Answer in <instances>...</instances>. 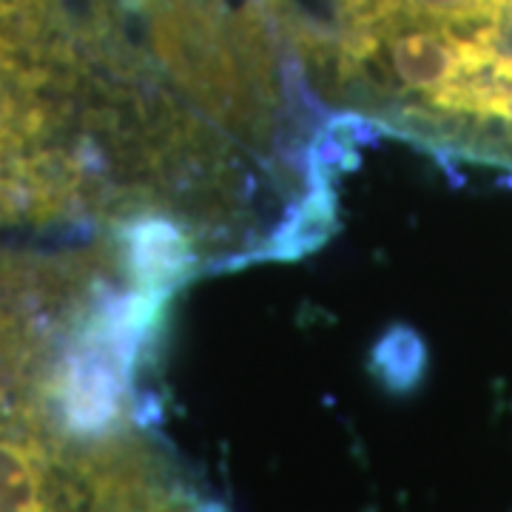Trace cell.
Segmentation results:
<instances>
[{
    "instance_id": "4",
    "label": "cell",
    "mask_w": 512,
    "mask_h": 512,
    "mask_svg": "<svg viewBox=\"0 0 512 512\" xmlns=\"http://www.w3.org/2000/svg\"><path fill=\"white\" fill-rule=\"evenodd\" d=\"M481 120H501L512 128V55L495 57L487 72L476 80V86L467 92L461 111Z\"/></svg>"
},
{
    "instance_id": "3",
    "label": "cell",
    "mask_w": 512,
    "mask_h": 512,
    "mask_svg": "<svg viewBox=\"0 0 512 512\" xmlns=\"http://www.w3.org/2000/svg\"><path fill=\"white\" fill-rule=\"evenodd\" d=\"M359 26L373 20H421L439 26L498 29L512 15V0H353Z\"/></svg>"
},
{
    "instance_id": "2",
    "label": "cell",
    "mask_w": 512,
    "mask_h": 512,
    "mask_svg": "<svg viewBox=\"0 0 512 512\" xmlns=\"http://www.w3.org/2000/svg\"><path fill=\"white\" fill-rule=\"evenodd\" d=\"M43 134V111L26 94L23 69L0 40V205L57 191L60 171L52 157L32 154Z\"/></svg>"
},
{
    "instance_id": "1",
    "label": "cell",
    "mask_w": 512,
    "mask_h": 512,
    "mask_svg": "<svg viewBox=\"0 0 512 512\" xmlns=\"http://www.w3.org/2000/svg\"><path fill=\"white\" fill-rule=\"evenodd\" d=\"M0 512H220L146 427L77 430L46 382L0 387Z\"/></svg>"
}]
</instances>
